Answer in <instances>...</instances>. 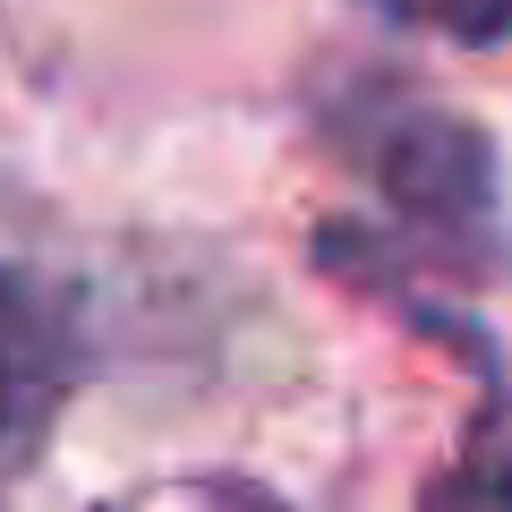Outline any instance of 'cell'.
<instances>
[{
	"mask_svg": "<svg viewBox=\"0 0 512 512\" xmlns=\"http://www.w3.org/2000/svg\"><path fill=\"white\" fill-rule=\"evenodd\" d=\"M376 180L419 222H470L495 197V154L453 111H393L376 128Z\"/></svg>",
	"mask_w": 512,
	"mask_h": 512,
	"instance_id": "1",
	"label": "cell"
},
{
	"mask_svg": "<svg viewBox=\"0 0 512 512\" xmlns=\"http://www.w3.org/2000/svg\"><path fill=\"white\" fill-rule=\"evenodd\" d=\"M69 367H77V342H69L60 299L0 265V453H26L52 427Z\"/></svg>",
	"mask_w": 512,
	"mask_h": 512,
	"instance_id": "2",
	"label": "cell"
},
{
	"mask_svg": "<svg viewBox=\"0 0 512 512\" xmlns=\"http://www.w3.org/2000/svg\"><path fill=\"white\" fill-rule=\"evenodd\" d=\"M419 512H512V393L504 384L470 419V444L419 487Z\"/></svg>",
	"mask_w": 512,
	"mask_h": 512,
	"instance_id": "3",
	"label": "cell"
},
{
	"mask_svg": "<svg viewBox=\"0 0 512 512\" xmlns=\"http://www.w3.org/2000/svg\"><path fill=\"white\" fill-rule=\"evenodd\" d=\"M427 18L453 43H470V52H495L512 35V0H427Z\"/></svg>",
	"mask_w": 512,
	"mask_h": 512,
	"instance_id": "4",
	"label": "cell"
},
{
	"mask_svg": "<svg viewBox=\"0 0 512 512\" xmlns=\"http://www.w3.org/2000/svg\"><path fill=\"white\" fill-rule=\"evenodd\" d=\"M188 495H197V512H291L274 487H256V478H197Z\"/></svg>",
	"mask_w": 512,
	"mask_h": 512,
	"instance_id": "5",
	"label": "cell"
},
{
	"mask_svg": "<svg viewBox=\"0 0 512 512\" xmlns=\"http://www.w3.org/2000/svg\"><path fill=\"white\" fill-rule=\"evenodd\" d=\"M367 9H384V18H427V0H367Z\"/></svg>",
	"mask_w": 512,
	"mask_h": 512,
	"instance_id": "6",
	"label": "cell"
},
{
	"mask_svg": "<svg viewBox=\"0 0 512 512\" xmlns=\"http://www.w3.org/2000/svg\"><path fill=\"white\" fill-rule=\"evenodd\" d=\"M86 512H128V504H86Z\"/></svg>",
	"mask_w": 512,
	"mask_h": 512,
	"instance_id": "7",
	"label": "cell"
}]
</instances>
